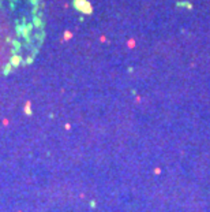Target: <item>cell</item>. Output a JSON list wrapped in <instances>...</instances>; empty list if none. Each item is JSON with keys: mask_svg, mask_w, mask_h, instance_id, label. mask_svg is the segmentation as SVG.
<instances>
[{"mask_svg": "<svg viewBox=\"0 0 210 212\" xmlns=\"http://www.w3.org/2000/svg\"><path fill=\"white\" fill-rule=\"evenodd\" d=\"M44 36L42 0H0V75L32 63Z\"/></svg>", "mask_w": 210, "mask_h": 212, "instance_id": "cell-1", "label": "cell"}]
</instances>
